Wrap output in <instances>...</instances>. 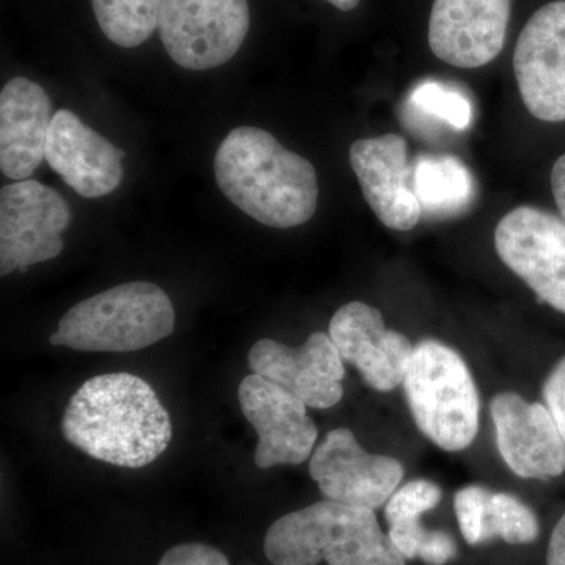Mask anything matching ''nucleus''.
<instances>
[{
	"label": "nucleus",
	"mask_w": 565,
	"mask_h": 565,
	"mask_svg": "<svg viewBox=\"0 0 565 565\" xmlns=\"http://www.w3.org/2000/svg\"><path fill=\"white\" fill-rule=\"evenodd\" d=\"M416 426L445 451H463L479 433L481 403L470 367L440 341L414 348L403 382Z\"/></svg>",
	"instance_id": "nucleus-5"
},
{
	"label": "nucleus",
	"mask_w": 565,
	"mask_h": 565,
	"mask_svg": "<svg viewBox=\"0 0 565 565\" xmlns=\"http://www.w3.org/2000/svg\"><path fill=\"white\" fill-rule=\"evenodd\" d=\"M247 360L253 374L288 390L307 407L326 411L343 399L344 360L330 334L316 332L300 348L259 340Z\"/></svg>",
	"instance_id": "nucleus-12"
},
{
	"label": "nucleus",
	"mask_w": 565,
	"mask_h": 565,
	"mask_svg": "<svg viewBox=\"0 0 565 565\" xmlns=\"http://www.w3.org/2000/svg\"><path fill=\"white\" fill-rule=\"evenodd\" d=\"M457 544L455 537L446 531H426L422 546H419L418 557L427 565H446L456 559Z\"/></svg>",
	"instance_id": "nucleus-27"
},
{
	"label": "nucleus",
	"mask_w": 565,
	"mask_h": 565,
	"mask_svg": "<svg viewBox=\"0 0 565 565\" xmlns=\"http://www.w3.org/2000/svg\"><path fill=\"white\" fill-rule=\"evenodd\" d=\"M512 0H434L429 47L456 68H481L503 51Z\"/></svg>",
	"instance_id": "nucleus-15"
},
{
	"label": "nucleus",
	"mask_w": 565,
	"mask_h": 565,
	"mask_svg": "<svg viewBox=\"0 0 565 565\" xmlns=\"http://www.w3.org/2000/svg\"><path fill=\"white\" fill-rule=\"evenodd\" d=\"M541 534L537 515L530 505L511 493L492 494L489 511V537L503 539L509 545H530Z\"/></svg>",
	"instance_id": "nucleus-21"
},
{
	"label": "nucleus",
	"mask_w": 565,
	"mask_h": 565,
	"mask_svg": "<svg viewBox=\"0 0 565 565\" xmlns=\"http://www.w3.org/2000/svg\"><path fill=\"white\" fill-rule=\"evenodd\" d=\"M125 156V151L88 128L73 111H55L47 136L46 161L84 199H99L120 188Z\"/></svg>",
	"instance_id": "nucleus-17"
},
{
	"label": "nucleus",
	"mask_w": 565,
	"mask_h": 565,
	"mask_svg": "<svg viewBox=\"0 0 565 565\" xmlns=\"http://www.w3.org/2000/svg\"><path fill=\"white\" fill-rule=\"evenodd\" d=\"M542 394H544L546 408L555 419L565 444V356L546 375Z\"/></svg>",
	"instance_id": "nucleus-26"
},
{
	"label": "nucleus",
	"mask_w": 565,
	"mask_h": 565,
	"mask_svg": "<svg viewBox=\"0 0 565 565\" xmlns=\"http://www.w3.org/2000/svg\"><path fill=\"white\" fill-rule=\"evenodd\" d=\"M552 191L555 196L557 210L565 221V154L561 156L552 170Z\"/></svg>",
	"instance_id": "nucleus-29"
},
{
	"label": "nucleus",
	"mask_w": 565,
	"mask_h": 565,
	"mask_svg": "<svg viewBox=\"0 0 565 565\" xmlns=\"http://www.w3.org/2000/svg\"><path fill=\"white\" fill-rule=\"evenodd\" d=\"M501 262L541 302L565 315V221L552 212L520 206L494 230Z\"/></svg>",
	"instance_id": "nucleus-8"
},
{
	"label": "nucleus",
	"mask_w": 565,
	"mask_h": 565,
	"mask_svg": "<svg viewBox=\"0 0 565 565\" xmlns=\"http://www.w3.org/2000/svg\"><path fill=\"white\" fill-rule=\"evenodd\" d=\"M414 191L423 215L451 217L473 203V174L451 154H426L414 166Z\"/></svg>",
	"instance_id": "nucleus-19"
},
{
	"label": "nucleus",
	"mask_w": 565,
	"mask_h": 565,
	"mask_svg": "<svg viewBox=\"0 0 565 565\" xmlns=\"http://www.w3.org/2000/svg\"><path fill=\"white\" fill-rule=\"evenodd\" d=\"M490 415L498 451L512 473L523 479L565 473L564 438L545 404L503 392L490 403Z\"/></svg>",
	"instance_id": "nucleus-13"
},
{
	"label": "nucleus",
	"mask_w": 565,
	"mask_h": 565,
	"mask_svg": "<svg viewBox=\"0 0 565 565\" xmlns=\"http://www.w3.org/2000/svg\"><path fill=\"white\" fill-rule=\"evenodd\" d=\"M264 553L274 565H405L373 509L330 500L280 516Z\"/></svg>",
	"instance_id": "nucleus-3"
},
{
	"label": "nucleus",
	"mask_w": 565,
	"mask_h": 565,
	"mask_svg": "<svg viewBox=\"0 0 565 565\" xmlns=\"http://www.w3.org/2000/svg\"><path fill=\"white\" fill-rule=\"evenodd\" d=\"M514 73L533 117L565 121V0L546 3L526 22L516 41Z\"/></svg>",
	"instance_id": "nucleus-10"
},
{
	"label": "nucleus",
	"mask_w": 565,
	"mask_h": 565,
	"mask_svg": "<svg viewBox=\"0 0 565 565\" xmlns=\"http://www.w3.org/2000/svg\"><path fill=\"white\" fill-rule=\"evenodd\" d=\"M329 334L344 363L375 392L390 393L403 384L414 345L403 333L386 329L377 308L359 300L345 303L333 315Z\"/></svg>",
	"instance_id": "nucleus-16"
},
{
	"label": "nucleus",
	"mask_w": 565,
	"mask_h": 565,
	"mask_svg": "<svg viewBox=\"0 0 565 565\" xmlns=\"http://www.w3.org/2000/svg\"><path fill=\"white\" fill-rule=\"evenodd\" d=\"M159 565H232L221 550L206 544L173 546L159 561Z\"/></svg>",
	"instance_id": "nucleus-25"
},
{
	"label": "nucleus",
	"mask_w": 565,
	"mask_h": 565,
	"mask_svg": "<svg viewBox=\"0 0 565 565\" xmlns=\"http://www.w3.org/2000/svg\"><path fill=\"white\" fill-rule=\"evenodd\" d=\"M310 476L326 500L375 509L388 503L404 478L399 460L371 455L348 427L330 430L310 459Z\"/></svg>",
	"instance_id": "nucleus-9"
},
{
	"label": "nucleus",
	"mask_w": 565,
	"mask_h": 565,
	"mask_svg": "<svg viewBox=\"0 0 565 565\" xmlns=\"http://www.w3.org/2000/svg\"><path fill=\"white\" fill-rule=\"evenodd\" d=\"M172 300L159 286L131 281L74 305L51 334L52 345L84 352H136L174 330Z\"/></svg>",
	"instance_id": "nucleus-4"
},
{
	"label": "nucleus",
	"mask_w": 565,
	"mask_h": 565,
	"mask_svg": "<svg viewBox=\"0 0 565 565\" xmlns=\"http://www.w3.org/2000/svg\"><path fill=\"white\" fill-rule=\"evenodd\" d=\"M412 106L424 115L446 122L457 131L470 128L473 121V106L470 99L457 88L437 81H426L411 93Z\"/></svg>",
	"instance_id": "nucleus-22"
},
{
	"label": "nucleus",
	"mask_w": 565,
	"mask_h": 565,
	"mask_svg": "<svg viewBox=\"0 0 565 565\" xmlns=\"http://www.w3.org/2000/svg\"><path fill=\"white\" fill-rule=\"evenodd\" d=\"M52 102L39 84L13 77L0 93V170L14 181L29 180L46 158Z\"/></svg>",
	"instance_id": "nucleus-18"
},
{
	"label": "nucleus",
	"mask_w": 565,
	"mask_h": 565,
	"mask_svg": "<svg viewBox=\"0 0 565 565\" xmlns=\"http://www.w3.org/2000/svg\"><path fill=\"white\" fill-rule=\"evenodd\" d=\"M71 207L61 193L35 180L17 181L0 191V275L25 273L57 258Z\"/></svg>",
	"instance_id": "nucleus-7"
},
{
	"label": "nucleus",
	"mask_w": 565,
	"mask_h": 565,
	"mask_svg": "<svg viewBox=\"0 0 565 565\" xmlns=\"http://www.w3.org/2000/svg\"><path fill=\"white\" fill-rule=\"evenodd\" d=\"M214 170L223 195L263 225L294 228L310 221L318 210L313 163L264 129H233L215 152Z\"/></svg>",
	"instance_id": "nucleus-2"
},
{
	"label": "nucleus",
	"mask_w": 565,
	"mask_h": 565,
	"mask_svg": "<svg viewBox=\"0 0 565 565\" xmlns=\"http://www.w3.org/2000/svg\"><path fill=\"white\" fill-rule=\"evenodd\" d=\"M493 492L481 486H467L455 497L457 523L468 545L490 542L489 511Z\"/></svg>",
	"instance_id": "nucleus-24"
},
{
	"label": "nucleus",
	"mask_w": 565,
	"mask_h": 565,
	"mask_svg": "<svg viewBox=\"0 0 565 565\" xmlns=\"http://www.w3.org/2000/svg\"><path fill=\"white\" fill-rule=\"evenodd\" d=\"M237 396L241 411L258 434L256 467L300 465L313 455L318 427L299 397L258 374L243 379Z\"/></svg>",
	"instance_id": "nucleus-11"
},
{
	"label": "nucleus",
	"mask_w": 565,
	"mask_h": 565,
	"mask_svg": "<svg viewBox=\"0 0 565 565\" xmlns=\"http://www.w3.org/2000/svg\"><path fill=\"white\" fill-rule=\"evenodd\" d=\"M441 497L440 487L426 479H415L392 494L385 508L386 522L388 525L419 522L423 514L440 504Z\"/></svg>",
	"instance_id": "nucleus-23"
},
{
	"label": "nucleus",
	"mask_w": 565,
	"mask_h": 565,
	"mask_svg": "<svg viewBox=\"0 0 565 565\" xmlns=\"http://www.w3.org/2000/svg\"><path fill=\"white\" fill-rule=\"evenodd\" d=\"M546 565H565V514L561 516L550 537Z\"/></svg>",
	"instance_id": "nucleus-28"
},
{
	"label": "nucleus",
	"mask_w": 565,
	"mask_h": 565,
	"mask_svg": "<svg viewBox=\"0 0 565 565\" xmlns=\"http://www.w3.org/2000/svg\"><path fill=\"white\" fill-rule=\"evenodd\" d=\"M327 2L332 3L334 9L341 11H351L353 9H356V7L360 6V2H362V0H327Z\"/></svg>",
	"instance_id": "nucleus-30"
},
{
	"label": "nucleus",
	"mask_w": 565,
	"mask_h": 565,
	"mask_svg": "<svg viewBox=\"0 0 565 565\" xmlns=\"http://www.w3.org/2000/svg\"><path fill=\"white\" fill-rule=\"evenodd\" d=\"M65 440L93 459L121 468L154 462L172 444V419L148 382L128 373L88 379L62 419Z\"/></svg>",
	"instance_id": "nucleus-1"
},
{
	"label": "nucleus",
	"mask_w": 565,
	"mask_h": 565,
	"mask_svg": "<svg viewBox=\"0 0 565 565\" xmlns=\"http://www.w3.org/2000/svg\"><path fill=\"white\" fill-rule=\"evenodd\" d=\"M349 161L364 200L386 228L411 232L423 212L414 191V167L403 136L385 134L353 141Z\"/></svg>",
	"instance_id": "nucleus-14"
},
{
	"label": "nucleus",
	"mask_w": 565,
	"mask_h": 565,
	"mask_svg": "<svg viewBox=\"0 0 565 565\" xmlns=\"http://www.w3.org/2000/svg\"><path fill=\"white\" fill-rule=\"evenodd\" d=\"M92 6L107 40L129 50L158 29L162 0H92Z\"/></svg>",
	"instance_id": "nucleus-20"
},
{
	"label": "nucleus",
	"mask_w": 565,
	"mask_h": 565,
	"mask_svg": "<svg viewBox=\"0 0 565 565\" xmlns=\"http://www.w3.org/2000/svg\"><path fill=\"white\" fill-rule=\"evenodd\" d=\"M158 29L177 65L217 68L232 61L247 39L250 7L248 0H162Z\"/></svg>",
	"instance_id": "nucleus-6"
}]
</instances>
